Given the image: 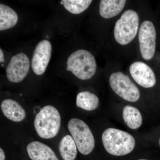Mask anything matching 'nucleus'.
Instances as JSON below:
<instances>
[{
    "instance_id": "nucleus-14",
    "label": "nucleus",
    "mask_w": 160,
    "mask_h": 160,
    "mask_svg": "<svg viewBox=\"0 0 160 160\" xmlns=\"http://www.w3.org/2000/svg\"><path fill=\"white\" fill-rule=\"evenodd\" d=\"M77 146L73 138L66 135L62 138L59 145V151L64 160H74L78 154Z\"/></svg>"
},
{
    "instance_id": "nucleus-21",
    "label": "nucleus",
    "mask_w": 160,
    "mask_h": 160,
    "mask_svg": "<svg viewBox=\"0 0 160 160\" xmlns=\"http://www.w3.org/2000/svg\"><path fill=\"white\" fill-rule=\"evenodd\" d=\"M148 160L145 159H139V160Z\"/></svg>"
},
{
    "instance_id": "nucleus-20",
    "label": "nucleus",
    "mask_w": 160,
    "mask_h": 160,
    "mask_svg": "<svg viewBox=\"0 0 160 160\" xmlns=\"http://www.w3.org/2000/svg\"><path fill=\"white\" fill-rule=\"evenodd\" d=\"M5 61L4 53L2 49H0V62L2 63Z\"/></svg>"
},
{
    "instance_id": "nucleus-7",
    "label": "nucleus",
    "mask_w": 160,
    "mask_h": 160,
    "mask_svg": "<svg viewBox=\"0 0 160 160\" xmlns=\"http://www.w3.org/2000/svg\"><path fill=\"white\" fill-rule=\"evenodd\" d=\"M139 41L141 54L144 59H151L156 50V32L153 23L145 21L141 24L139 31Z\"/></svg>"
},
{
    "instance_id": "nucleus-6",
    "label": "nucleus",
    "mask_w": 160,
    "mask_h": 160,
    "mask_svg": "<svg viewBox=\"0 0 160 160\" xmlns=\"http://www.w3.org/2000/svg\"><path fill=\"white\" fill-rule=\"evenodd\" d=\"M109 84L113 91L123 99L133 102L139 99L140 93L138 87L128 76L121 72L110 75Z\"/></svg>"
},
{
    "instance_id": "nucleus-15",
    "label": "nucleus",
    "mask_w": 160,
    "mask_h": 160,
    "mask_svg": "<svg viewBox=\"0 0 160 160\" xmlns=\"http://www.w3.org/2000/svg\"><path fill=\"white\" fill-rule=\"evenodd\" d=\"M18 17L17 12L9 6L0 4V30H7L14 27Z\"/></svg>"
},
{
    "instance_id": "nucleus-16",
    "label": "nucleus",
    "mask_w": 160,
    "mask_h": 160,
    "mask_svg": "<svg viewBox=\"0 0 160 160\" xmlns=\"http://www.w3.org/2000/svg\"><path fill=\"white\" fill-rule=\"evenodd\" d=\"M123 118L126 125L130 129H138L142 126V115L138 109L136 107L125 106L123 109Z\"/></svg>"
},
{
    "instance_id": "nucleus-17",
    "label": "nucleus",
    "mask_w": 160,
    "mask_h": 160,
    "mask_svg": "<svg viewBox=\"0 0 160 160\" xmlns=\"http://www.w3.org/2000/svg\"><path fill=\"white\" fill-rule=\"evenodd\" d=\"M99 103L98 97L90 92H82L77 96V106L87 111L95 110L98 106Z\"/></svg>"
},
{
    "instance_id": "nucleus-12",
    "label": "nucleus",
    "mask_w": 160,
    "mask_h": 160,
    "mask_svg": "<svg viewBox=\"0 0 160 160\" xmlns=\"http://www.w3.org/2000/svg\"><path fill=\"white\" fill-rule=\"evenodd\" d=\"M1 109L5 116L14 122H22L26 117V112L16 101L6 99L1 103Z\"/></svg>"
},
{
    "instance_id": "nucleus-10",
    "label": "nucleus",
    "mask_w": 160,
    "mask_h": 160,
    "mask_svg": "<svg viewBox=\"0 0 160 160\" xmlns=\"http://www.w3.org/2000/svg\"><path fill=\"white\" fill-rule=\"evenodd\" d=\"M129 72L133 80L144 88H151L156 83L154 72L143 62H137L132 64L129 67Z\"/></svg>"
},
{
    "instance_id": "nucleus-5",
    "label": "nucleus",
    "mask_w": 160,
    "mask_h": 160,
    "mask_svg": "<svg viewBox=\"0 0 160 160\" xmlns=\"http://www.w3.org/2000/svg\"><path fill=\"white\" fill-rule=\"evenodd\" d=\"M68 128L79 152L85 155L90 154L94 148L95 140L88 125L82 120L74 118L69 120Z\"/></svg>"
},
{
    "instance_id": "nucleus-4",
    "label": "nucleus",
    "mask_w": 160,
    "mask_h": 160,
    "mask_svg": "<svg viewBox=\"0 0 160 160\" xmlns=\"http://www.w3.org/2000/svg\"><path fill=\"white\" fill-rule=\"evenodd\" d=\"M139 22L136 12L132 9L124 12L115 26L114 38L116 42L122 45L129 44L137 34Z\"/></svg>"
},
{
    "instance_id": "nucleus-19",
    "label": "nucleus",
    "mask_w": 160,
    "mask_h": 160,
    "mask_svg": "<svg viewBox=\"0 0 160 160\" xmlns=\"http://www.w3.org/2000/svg\"><path fill=\"white\" fill-rule=\"evenodd\" d=\"M6 156L4 151L2 148L0 149V160H5Z\"/></svg>"
},
{
    "instance_id": "nucleus-1",
    "label": "nucleus",
    "mask_w": 160,
    "mask_h": 160,
    "mask_svg": "<svg viewBox=\"0 0 160 160\" xmlns=\"http://www.w3.org/2000/svg\"><path fill=\"white\" fill-rule=\"evenodd\" d=\"M102 141L106 151L117 156L129 154L135 146V141L131 134L114 128H108L104 131Z\"/></svg>"
},
{
    "instance_id": "nucleus-11",
    "label": "nucleus",
    "mask_w": 160,
    "mask_h": 160,
    "mask_svg": "<svg viewBox=\"0 0 160 160\" xmlns=\"http://www.w3.org/2000/svg\"><path fill=\"white\" fill-rule=\"evenodd\" d=\"M26 149L32 160H59L51 148L38 141L29 143Z\"/></svg>"
},
{
    "instance_id": "nucleus-18",
    "label": "nucleus",
    "mask_w": 160,
    "mask_h": 160,
    "mask_svg": "<svg viewBox=\"0 0 160 160\" xmlns=\"http://www.w3.org/2000/svg\"><path fill=\"white\" fill-rule=\"evenodd\" d=\"M64 7L69 12L74 14H80L85 11L92 2L91 0H63Z\"/></svg>"
},
{
    "instance_id": "nucleus-13",
    "label": "nucleus",
    "mask_w": 160,
    "mask_h": 160,
    "mask_svg": "<svg viewBox=\"0 0 160 160\" xmlns=\"http://www.w3.org/2000/svg\"><path fill=\"white\" fill-rule=\"evenodd\" d=\"M126 2L125 0H102L100 2V14L106 19L114 17L122 10Z\"/></svg>"
},
{
    "instance_id": "nucleus-3",
    "label": "nucleus",
    "mask_w": 160,
    "mask_h": 160,
    "mask_svg": "<svg viewBox=\"0 0 160 160\" xmlns=\"http://www.w3.org/2000/svg\"><path fill=\"white\" fill-rule=\"evenodd\" d=\"M66 70L82 80L89 79L95 74L97 63L93 55L85 49L74 52L68 58Z\"/></svg>"
},
{
    "instance_id": "nucleus-2",
    "label": "nucleus",
    "mask_w": 160,
    "mask_h": 160,
    "mask_svg": "<svg viewBox=\"0 0 160 160\" xmlns=\"http://www.w3.org/2000/svg\"><path fill=\"white\" fill-rule=\"evenodd\" d=\"M61 125L59 112L54 106L50 105L40 109L35 118V129L38 135L42 138L50 139L56 136Z\"/></svg>"
},
{
    "instance_id": "nucleus-9",
    "label": "nucleus",
    "mask_w": 160,
    "mask_h": 160,
    "mask_svg": "<svg viewBox=\"0 0 160 160\" xmlns=\"http://www.w3.org/2000/svg\"><path fill=\"white\" fill-rule=\"evenodd\" d=\"M52 54L51 43L44 40L38 43L33 52L31 66L34 73L38 75L43 74L49 64Z\"/></svg>"
},
{
    "instance_id": "nucleus-22",
    "label": "nucleus",
    "mask_w": 160,
    "mask_h": 160,
    "mask_svg": "<svg viewBox=\"0 0 160 160\" xmlns=\"http://www.w3.org/2000/svg\"><path fill=\"white\" fill-rule=\"evenodd\" d=\"M159 145L160 146V140H159Z\"/></svg>"
},
{
    "instance_id": "nucleus-8",
    "label": "nucleus",
    "mask_w": 160,
    "mask_h": 160,
    "mask_svg": "<svg viewBox=\"0 0 160 160\" xmlns=\"http://www.w3.org/2000/svg\"><path fill=\"white\" fill-rule=\"evenodd\" d=\"M30 68V61L26 54L20 52L13 56L6 68V76L9 82L19 83L27 76Z\"/></svg>"
}]
</instances>
